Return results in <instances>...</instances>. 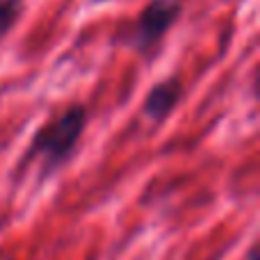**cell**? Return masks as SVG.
Segmentation results:
<instances>
[{"label":"cell","instance_id":"cell-1","mask_svg":"<svg viewBox=\"0 0 260 260\" xmlns=\"http://www.w3.org/2000/svg\"><path fill=\"white\" fill-rule=\"evenodd\" d=\"M87 121H89V114H87L85 105H69L67 110L55 114L46 126H41L35 133L27 157H39L46 171L59 169L76 153L78 144L85 135Z\"/></svg>","mask_w":260,"mask_h":260},{"label":"cell","instance_id":"cell-2","mask_svg":"<svg viewBox=\"0 0 260 260\" xmlns=\"http://www.w3.org/2000/svg\"><path fill=\"white\" fill-rule=\"evenodd\" d=\"M183 14V0H151L128 32V44L137 53L148 55Z\"/></svg>","mask_w":260,"mask_h":260},{"label":"cell","instance_id":"cell-3","mask_svg":"<svg viewBox=\"0 0 260 260\" xmlns=\"http://www.w3.org/2000/svg\"><path fill=\"white\" fill-rule=\"evenodd\" d=\"M183 99V82L178 78H165L148 89L144 99V114L153 123H162Z\"/></svg>","mask_w":260,"mask_h":260},{"label":"cell","instance_id":"cell-4","mask_svg":"<svg viewBox=\"0 0 260 260\" xmlns=\"http://www.w3.org/2000/svg\"><path fill=\"white\" fill-rule=\"evenodd\" d=\"M23 14V0H0V39L16 25Z\"/></svg>","mask_w":260,"mask_h":260}]
</instances>
